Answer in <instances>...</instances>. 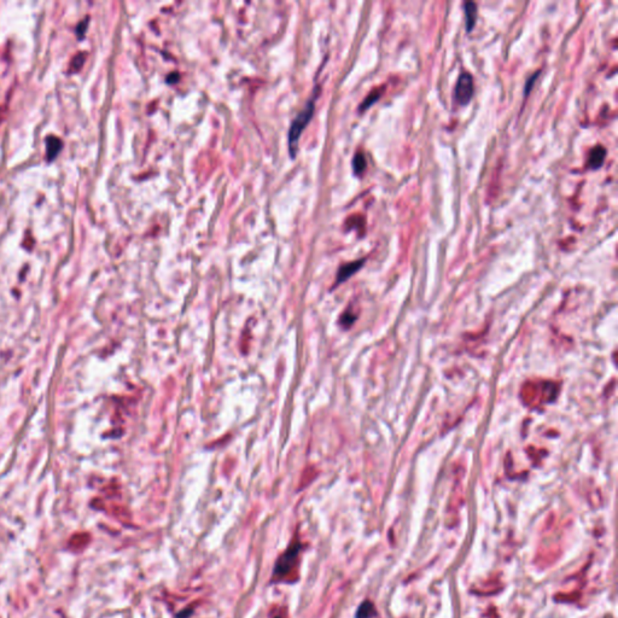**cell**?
<instances>
[{
    "label": "cell",
    "instance_id": "6da1fadb",
    "mask_svg": "<svg viewBox=\"0 0 618 618\" xmlns=\"http://www.w3.org/2000/svg\"><path fill=\"white\" fill-rule=\"evenodd\" d=\"M314 105H315V99H311V101H308L307 105H305L303 110H302L297 116L295 117V120H293V122L291 123V127H290V132H289V149L290 152H291V156H296V152H297V145H298V140L301 138L302 132H303V129L305 128V126L309 123V121L312 120V116H313L314 114Z\"/></svg>",
    "mask_w": 618,
    "mask_h": 618
},
{
    "label": "cell",
    "instance_id": "7a4b0ae2",
    "mask_svg": "<svg viewBox=\"0 0 618 618\" xmlns=\"http://www.w3.org/2000/svg\"><path fill=\"white\" fill-rule=\"evenodd\" d=\"M302 546L299 544L298 540H296V541H293L291 545L289 546V548L286 549L284 553L280 555L279 559H278L276 566H274V571H273V577L274 579H283L284 576L289 575L290 572H291L293 567H295L296 561L298 559V555H299V551H301Z\"/></svg>",
    "mask_w": 618,
    "mask_h": 618
},
{
    "label": "cell",
    "instance_id": "3957f363",
    "mask_svg": "<svg viewBox=\"0 0 618 618\" xmlns=\"http://www.w3.org/2000/svg\"><path fill=\"white\" fill-rule=\"evenodd\" d=\"M473 97V79L469 73H461L454 90V98L458 104H469Z\"/></svg>",
    "mask_w": 618,
    "mask_h": 618
},
{
    "label": "cell",
    "instance_id": "277c9868",
    "mask_svg": "<svg viewBox=\"0 0 618 618\" xmlns=\"http://www.w3.org/2000/svg\"><path fill=\"white\" fill-rule=\"evenodd\" d=\"M605 157H606V149L598 145L594 149H592L591 154H589L588 165L591 169H598L604 163Z\"/></svg>",
    "mask_w": 618,
    "mask_h": 618
},
{
    "label": "cell",
    "instance_id": "5b68a950",
    "mask_svg": "<svg viewBox=\"0 0 618 618\" xmlns=\"http://www.w3.org/2000/svg\"><path fill=\"white\" fill-rule=\"evenodd\" d=\"M465 11V26H466L467 32H471L476 26L477 20V5L472 2H466L464 4Z\"/></svg>",
    "mask_w": 618,
    "mask_h": 618
},
{
    "label": "cell",
    "instance_id": "8992f818",
    "mask_svg": "<svg viewBox=\"0 0 618 618\" xmlns=\"http://www.w3.org/2000/svg\"><path fill=\"white\" fill-rule=\"evenodd\" d=\"M363 264H364V260H359V261L350 262V263H346L344 264V266H342L338 271L337 283L344 282V280H346L349 277L352 276V274L357 272V271L360 270Z\"/></svg>",
    "mask_w": 618,
    "mask_h": 618
},
{
    "label": "cell",
    "instance_id": "52a82bcc",
    "mask_svg": "<svg viewBox=\"0 0 618 618\" xmlns=\"http://www.w3.org/2000/svg\"><path fill=\"white\" fill-rule=\"evenodd\" d=\"M62 149V140L55 136H49L46 138V157L49 161H54L56 156Z\"/></svg>",
    "mask_w": 618,
    "mask_h": 618
},
{
    "label": "cell",
    "instance_id": "ba28073f",
    "mask_svg": "<svg viewBox=\"0 0 618 618\" xmlns=\"http://www.w3.org/2000/svg\"><path fill=\"white\" fill-rule=\"evenodd\" d=\"M352 169H354V173L357 174V175L361 174L366 169V158H365L363 154L355 155L354 160H352Z\"/></svg>",
    "mask_w": 618,
    "mask_h": 618
},
{
    "label": "cell",
    "instance_id": "9c48e42d",
    "mask_svg": "<svg viewBox=\"0 0 618 618\" xmlns=\"http://www.w3.org/2000/svg\"><path fill=\"white\" fill-rule=\"evenodd\" d=\"M372 613H373L372 605H371L370 602L366 601L361 605L360 608H359V611L357 613V618H368Z\"/></svg>",
    "mask_w": 618,
    "mask_h": 618
},
{
    "label": "cell",
    "instance_id": "30bf717a",
    "mask_svg": "<svg viewBox=\"0 0 618 618\" xmlns=\"http://www.w3.org/2000/svg\"><path fill=\"white\" fill-rule=\"evenodd\" d=\"M379 96H380V92L379 91H374V92L371 93V95L368 96L366 99H365V102L363 103V104H361L360 110H366L367 108H370L374 102L378 101Z\"/></svg>",
    "mask_w": 618,
    "mask_h": 618
},
{
    "label": "cell",
    "instance_id": "8fae6325",
    "mask_svg": "<svg viewBox=\"0 0 618 618\" xmlns=\"http://www.w3.org/2000/svg\"><path fill=\"white\" fill-rule=\"evenodd\" d=\"M83 62H85V58H83V55H80L79 57H75V59L73 61V63H71V68H73L74 70L79 69L81 65L83 64Z\"/></svg>",
    "mask_w": 618,
    "mask_h": 618
},
{
    "label": "cell",
    "instance_id": "7c38bea8",
    "mask_svg": "<svg viewBox=\"0 0 618 618\" xmlns=\"http://www.w3.org/2000/svg\"><path fill=\"white\" fill-rule=\"evenodd\" d=\"M539 74H540V71H536V73L534 74L533 76H530V79L527 80V82H526V85H525V95H527V92L530 91V89H533L534 82H535L536 79H538V75Z\"/></svg>",
    "mask_w": 618,
    "mask_h": 618
},
{
    "label": "cell",
    "instance_id": "4fadbf2b",
    "mask_svg": "<svg viewBox=\"0 0 618 618\" xmlns=\"http://www.w3.org/2000/svg\"><path fill=\"white\" fill-rule=\"evenodd\" d=\"M192 613V610H185L182 613L178 614V618H189L190 614Z\"/></svg>",
    "mask_w": 618,
    "mask_h": 618
},
{
    "label": "cell",
    "instance_id": "5bb4252c",
    "mask_svg": "<svg viewBox=\"0 0 618 618\" xmlns=\"http://www.w3.org/2000/svg\"><path fill=\"white\" fill-rule=\"evenodd\" d=\"M274 618H282V617H274Z\"/></svg>",
    "mask_w": 618,
    "mask_h": 618
}]
</instances>
